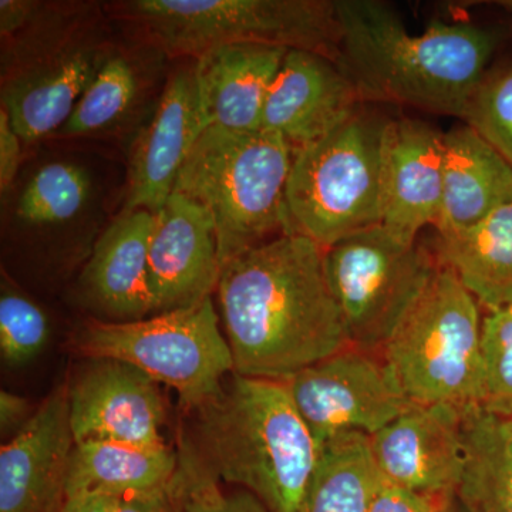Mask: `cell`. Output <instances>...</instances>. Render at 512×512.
Wrapping results in <instances>:
<instances>
[{"label":"cell","instance_id":"8fae6325","mask_svg":"<svg viewBox=\"0 0 512 512\" xmlns=\"http://www.w3.org/2000/svg\"><path fill=\"white\" fill-rule=\"evenodd\" d=\"M319 446L348 433L373 437L412 403L382 355L348 348L284 382Z\"/></svg>","mask_w":512,"mask_h":512},{"label":"cell","instance_id":"cb8c5ba5","mask_svg":"<svg viewBox=\"0 0 512 512\" xmlns=\"http://www.w3.org/2000/svg\"><path fill=\"white\" fill-rule=\"evenodd\" d=\"M463 474L456 498L463 512H512V419L481 409L466 413Z\"/></svg>","mask_w":512,"mask_h":512},{"label":"cell","instance_id":"d6a6232c","mask_svg":"<svg viewBox=\"0 0 512 512\" xmlns=\"http://www.w3.org/2000/svg\"><path fill=\"white\" fill-rule=\"evenodd\" d=\"M440 500L410 493L382 481L370 512H437Z\"/></svg>","mask_w":512,"mask_h":512},{"label":"cell","instance_id":"d4e9b609","mask_svg":"<svg viewBox=\"0 0 512 512\" xmlns=\"http://www.w3.org/2000/svg\"><path fill=\"white\" fill-rule=\"evenodd\" d=\"M380 484L370 437L342 434L320 447L298 512H370Z\"/></svg>","mask_w":512,"mask_h":512},{"label":"cell","instance_id":"1f68e13d","mask_svg":"<svg viewBox=\"0 0 512 512\" xmlns=\"http://www.w3.org/2000/svg\"><path fill=\"white\" fill-rule=\"evenodd\" d=\"M117 512H185L177 478L158 490L121 498Z\"/></svg>","mask_w":512,"mask_h":512},{"label":"cell","instance_id":"f1b7e54d","mask_svg":"<svg viewBox=\"0 0 512 512\" xmlns=\"http://www.w3.org/2000/svg\"><path fill=\"white\" fill-rule=\"evenodd\" d=\"M463 121L512 168V62L488 69L471 96Z\"/></svg>","mask_w":512,"mask_h":512},{"label":"cell","instance_id":"d6986e66","mask_svg":"<svg viewBox=\"0 0 512 512\" xmlns=\"http://www.w3.org/2000/svg\"><path fill=\"white\" fill-rule=\"evenodd\" d=\"M153 222L150 211L123 210L94 245L79 278V296L103 322H136L154 315L148 281Z\"/></svg>","mask_w":512,"mask_h":512},{"label":"cell","instance_id":"4fadbf2b","mask_svg":"<svg viewBox=\"0 0 512 512\" xmlns=\"http://www.w3.org/2000/svg\"><path fill=\"white\" fill-rule=\"evenodd\" d=\"M67 386L74 443L157 446L167 413L156 380L114 359H89Z\"/></svg>","mask_w":512,"mask_h":512},{"label":"cell","instance_id":"83f0119b","mask_svg":"<svg viewBox=\"0 0 512 512\" xmlns=\"http://www.w3.org/2000/svg\"><path fill=\"white\" fill-rule=\"evenodd\" d=\"M480 409L512 419V305L488 312L481 325Z\"/></svg>","mask_w":512,"mask_h":512},{"label":"cell","instance_id":"277c9868","mask_svg":"<svg viewBox=\"0 0 512 512\" xmlns=\"http://www.w3.org/2000/svg\"><path fill=\"white\" fill-rule=\"evenodd\" d=\"M292 157L291 144L264 128L202 131L173 192L211 215L222 266L274 234L289 232L286 185Z\"/></svg>","mask_w":512,"mask_h":512},{"label":"cell","instance_id":"d590c367","mask_svg":"<svg viewBox=\"0 0 512 512\" xmlns=\"http://www.w3.org/2000/svg\"><path fill=\"white\" fill-rule=\"evenodd\" d=\"M32 416L30 404L25 397L10 392L0 393V427H2V433H10V431L19 433L32 419Z\"/></svg>","mask_w":512,"mask_h":512},{"label":"cell","instance_id":"ffe728a7","mask_svg":"<svg viewBox=\"0 0 512 512\" xmlns=\"http://www.w3.org/2000/svg\"><path fill=\"white\" fill-rule=\"evenodd\" d=\"M282 47L228 45L195 59L205 127L261 130L266 97L286 53Z\"/></svg>","mask_w":512,"mask_h":512},{"label":"cell","instance_id":"4316f807","mask_svg":"<svg viewBox=\"0 0 512 512\" xmlns=\"http://www.w3.org/2000/svg\"><path fill=\"white\" fill-rule=\"evenodd\" d=\"M141 97L143 77L136 63L130 56L114 52L56 134L89 137L116 130L130 119Z\"/></svg>","mask_w":512,"mask_h":512},{"label":"cell","instance_id":"7402d4cb","mask_svg":"<svg viewBox=\"0 0 512 512\" xmlns=\"http://www.w3.org/2000/svg\"><path fill=\"white\" fill-rule=\"evenodd\" d=\"M178 470L177 448L168 444L74 443L66 478V498L96 493L124 498L171 484Z\"/></svg>","mask_w":512,"mask_h":512},{"label":"cell","instance_id":"5bb4252c","mask_svg":"<svg viewBox=\"0 0 512 512\" xmlns=\"http://www.w3.org/2000/svg\"><path fill=\"white\" fill-rule=\"evenodd\" d=\"M221 271L220 245L211 215L173 192L154 214L148 247L154 315L192 308L211 298Z\"/></svg>","mask_w":512,"mask_h":512},{"label":"cell","instance_id":"52a82bcc","mask_svg":"<svg viewBox=\"0 0 512 512\" xmlns=\"http://www.w3.org/2000/svg\"><path fill=\"white\" fill-rule=\"evenodd\" d=\"M389 119L365 109L325 137L293 148L289 232L328 249L382 222V143Z\"/></svg>","mask_w":512,"mask_h":512},{"label":"cell","instance_id":"9c48e42d","mask_svg":"<svg viewBox=\"0 0 512 512\" xmlns=\"http://www.w3.org/2000/svg\"><path fill=\"white\" fill-rule=\"evenodd\" d=\"M87 359H114L171 387L187 412L220 392L234 359L212 298L136 322L87 323L76 339Z\"/></svg>","mask_w":512,"mask_h":512},{"label":"cell","instance_id":"30bf717a","mask_svg":"<svg viewBox=\"0 0 512 512\" xmlns=\"http://www.w3.org/2000/svg\"><path fill=\"white\" fill-rule=\"evenodd\" d=\"M325 266L350 345L382 355L440 262L379 224L325 249Z\"/></svg>","mask_w":512,"mask_h":512},{"label":"cell","instance_id":"2e32d148","mask_svg":"<svg viewBox=\"0 0 512 512\" xmlns=\"http://www.w3.org/2000/svg\"><path fill=\"white\" fill-rule=\"evenodd\" d=\"M73 447L67 386H60L0 450V512L62 510Z\"/></svg>","mask_w":512,"mask_h":512},{"label":"cell","instance_id":"603a6c76","mask_svg":"<svg viewBox=\"0 0 512 512\" xmlns=\"http://www.w3.org/2000/svg\"><path fill=\"white\" fill-rule=\"evenodd\" d=\"M440 265L490 311L512 305V202L473 227L437 239Z\"/></svg>","mask_w":512,"mask_h":512},{"label":"cell","instance_id":"8d00e7d4","mask_svg":"<svg viewBox=\"0 0 512 512\" xmlns=\"http://www.w3.org/2000/svg\"><path fill=\"white\" fill-rule=\"evenodd\" d=\"M121 498L114 495L86 493L70 495L59 512H117Z\"/></svg>","mask_w":512,"mask_h":512},{"label":"cell","instance_id":"f546056e","mask_svg":"<svg viewBox=\"0 0 512 512\" xmlns=\"http://www.w3.org/2000/svg\"><path fill=\"white\" fill-rule=\"evenodd\" d=\"M46 313L28 296L2 282L0 293V353L6 365H26L49 342Z\"/></svg>","mask_w":512,"mask_h":512},{"label":"cell","instance_id":"4dcf8cb0","mask_svg":"<svg viewBox=\"0 0 512 512\" xmlns=\"http://www.w3.org/2000/svg\"><path fill=\"white\" fill-rule=\"evenodd\" d=\"M177 484L185 512H269L255 495L241 490L225 493L210 471L195 456L188 441L180 434L177 444Z\"/></svg>","mask_w":512,"mask_h":512},{"label":"cell","instance_id":"3957f363","mask_svg":"<svg viewBox=\"0 0 512 512\" xmlns=\"http://www.w3.org/2000/svg\"><path fill=\"white\" fill-rule=\"evenodd\" d=\"M188 413L181 436L212 476L255 495L269 512H298L320 446L284 382L232 373Z\"/></svg>","mask_w":512,"mask_h":512},{"label":"cell","instance_id":"6da1fadb","mask_svg":"<svg viewBox=\"0 0 512 512\" xmlns=\"http://www.w3.org/2000/svg\"><path fill=\"white\" fill-rule=\"evenodd\" d=\"M215 292L237 375L285 382L352 348L326 274L325 248L298 232L229 259Z\"/></svg>","mask_w":512,"mask_h":512},{"label":"cell","instance_id":"7a4b0ae2","mask_svg":"<svg viewBox=\"0 0 512 512\" xmlns=\"http://www.w3.org/2000/svg\"><path fill=\"white\" fill-rule=\"evenodd\" d=\"M339 64L363 103H392L463 120L503 42L498 28L437 22L413 35L380 0H336Z\"/></svg>","mask_w":512,"mask_h":512},{"label":"cell","instance_id":"ba28073f","mask_svg":"<svg viewBox=\"0 0 512 512\" xmlns=\"http://www.w3.org/2000/svg\"><path fill=\"white\" fill-rule=\"evenodd\" d=\"M481 325L480 303L440 265L382 352L410 403L480 409Z\"/></svg>","mask_w":512,"mask_h":512},{"label":"cell","instance_id":"8992f818","mask_svg":"<svg viewBox=\"0 0 512 512\" xmlns=\"http://www.w3.org/2000/svg\"><path fill=\"white\" fill-rule=\"evenodd\" d=\"M113 53L86 8L45 6L28 28L3 40L2 109L23 143L57 133Z\"/></svg>","mask_w":512,"mask_h":512},{"label":"cell","instance_id":"74e56055","mask_svg":"<svg viewBox=\"0 0 512 512\" xmlns=\"http://www.w3.org/2000/svg\"><path fill=\"white\" fill-rule=\"evenodd\" d=\"M437 512H463V510L458 504L456 495H451V497L441 498Z\"/></svg>","mask_w":512,"mask_h":512},{"label":"cell","instance_id":"484cf974","mask_svg":"<svg viewBox=\"0 0 512 512\" xmlns=\"http://www.w3.org/2000/svg\"><path fill=\"white\" fill-rule=\"evenodd\" d=\"M93 178L84 165L52 161L30 175L16 200L15 217L29 229L63 228L89 207Z\"/></svg>","mask_w":512,"mask_h":512},{"label":"cell","instance_id":"44dd1931","mask_svg":"<svg viewBox=\"0 0 512 512\" xmlns=\"http://www.w3.org/2000/svg\"><path fill=\"white\" fill-rule=\"evenodd\" d=\"M512 202V168L467 124L444 133L437 237L473 227Z\"/></svg>","mask_w":512,"mask_h":512},{"label":"cell","instance_id":"7c38bea8","mask_svg":"<svg viewBox=\"0 0 512 512\" xmlns=\"http://www.w3.org/2000/svg\"><path fill=\"white\" fill-rule=\"evenodd\" d=\"M467 412L450 404H412L370 437L383 483L437 500L456 495L466 456Z\"/></svg>","mask_w":512,"mask_h":512},{"label":"cell","instance_id":"f35d334b","mask_svg":"<svg viewBox=\"0 0 512 512\" xmlns=\"http://www.w3.org/2000/svg\"><path fill=\"white\" fill-rule=\"evenodd\" d=\"M494 3L497 5V8L503 9L512 18V0H500V2Z\"/></svg>","mask_w":512,"mask_h":512},{"label":"cell","instance_id":"e0dca14e","mask_svg":"<svg viewBox=\"0 0 512 512\" xmlns=\"http://www.w3.org/2000/svg\"><path fill=\"white\" fill-rule=\"evenodd\" d=\"M363 104L338 62L306 50H289L266 97L261 128L299 148L325 137Z\"/></svg>","mask_w":512,"mask_h":512},{"label":"cell","instance_id":"ac0fdd59","mask_svg":"<svg viewBox=\"0 0 512 512\" xmlns=\"http://www.w3.org/2000/svg\"><path fill=\"white\" fill-rule=\"evenodd\" d=\"M444 133L413 119H389L382 143V222L417 241L436 225L443 198Z\"/></svg>","mask_w":512,"mask_h":512},{"label":"cell","instance_id":"9a60e30c","mask_svg":"<svg viewBox=\"0 0 512 512\" xmlns=\"http://www.w3.org/2000/svg\"><path fill=\"white\" fill-rule=\"evenodd\" d=\"M205 128L192 64L168 77L153 116L134 138L123 210L156 214Z\"/></svg>","mask_w":512,"mask_h":512},{"label":"cell","instance_id":"e575fe53","mask_svg":"<svg viewBox=\"0 0 512 512\" xmlns=\"http://www.w3.org/2000/svg\"><path fill=\"white\" fill-rule=\"evenodd\" d=\"M45 5L32 0H2L0 2V35L2 40L10 39L37 18Z\"/></svg>","mask_w":512,"mask_h":512},{"label":"cell","instance_id":"836d02e7","mask_svg":"<svg viewBox=\"0 0 512 512\" xmlns=\"http://www.w3.org/2000/svg\"><path fill=\"white\" fill-rule=\"evenodd\" d=\"M23 140L12 126L9 114L0 109V190L9 191L18 175Z\"/></svg>","mask_w":512,"mask_h":512},{"label":"cell","instance_id":"5b68a950","mask_svg":"<svg viewBox=\"0 0 512 512\" xmlns=\"http://www.w3.org/2000/svg\"><path fill=\"white\" fill-rule=\"evenodd\" d=\"M113 9L170 57L264 45L340 59L336 0H128Z\"/></svg>","mask_w":512,"mask_h":512}]
</instances>
